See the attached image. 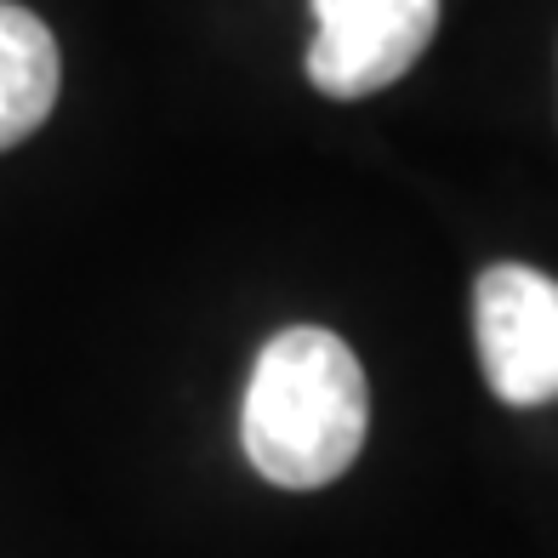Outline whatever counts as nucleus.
<instances>
[{"label": "nucleus", "instance_id": "nucleus-1", "mask_svg": "<svg viewBox=\"0 0 558 558\" xmlns=\"http://www.w3.org/2000/svg\"><path fill=\"white\" fill-rule=\"evenodd\" d=\"M371 388L365 365L337 331L291 325L263 342L240 404L245 456L279 490L337 485L365 450Z\"/></svg>", "mask_w": 558, "mask_h": 558}, {"label": "nucleus", "instance_id": "nucleus-2", "mask_svg": "<svg viewBox=\"0 0 558 558\" xmlns=\"http://www.w3.org/2000/svg\"><path fill=\"white\" fill-rule=\"evenodd\" d=\"M478 365L501 404L558 399V279L530 263H496L473 286Z\"/></svg>", "mask_w": 558, "mask_h": 558}, {"label": "nucleus", "instance_id": "nucleus-3", "mask_svg": "<svg viewBox=\"0 0 558 558\" xmlns=\"http://www.w3.org/2000/svg\"><path fill=\"white\" fill-rule=\"evenodd\" d=\"M308 81L337 104L404 81L439 29V0H308Z\"/></svg>", "mask_w": 558, "mask_h": 558}, {"label": "nucleus", "instance_id": "nucleus-4", "mask_svg": "<svg viewBox=\"0 0 558 558\" xmlns=\"http://www.w3.org/2000/svg\"><path fill=\"white\" fill-rule=\"evenodd\" d=\"M58 86L63 63L52 29L29 7L0 0V148H17L40 132L58 104Z\"/></svg>", "mask_w": 558, "mask_h": 558}]
</instances>
